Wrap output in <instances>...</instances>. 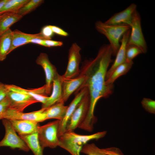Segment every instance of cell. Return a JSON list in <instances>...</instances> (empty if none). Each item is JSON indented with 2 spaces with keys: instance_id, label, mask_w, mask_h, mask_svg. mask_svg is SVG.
<instances>
[{
  "instance_id": "cell-18",
  "label": "cell",
  "mask_w": 155,
  "mask_h": 155,
  "mask_svg": "<svg viewBox=\"0 0 155 155\" xmlns=\"http://www.w3.org/2000/svg\"><path fill=\"white\" fill-rule=\"evenodd\" d=\"M35 38L46 39L40 32L36 34H28L17 30L12 31L11 44L9 53L20 46L29 43L31 39Z\"/></svg>"
},
{
  "instance_id": "cell-35",
  "label": "cell",
  "mask_w": 155,
  "mask_h": 155,
  "mask_svg": "<svg viewBox=\"0 0 155 155\" xmlns=\"http://www.w3.org/2000/svg\"><path fill=\"white\" fill-rule=\"evenodd\" d=\"M46 47H50L53 46H61L63 43L62 41L51 40V39H44Z\"/></svg>"
},
{
  "instance_id": "cell-1",
  "label": "cell",
  "mask_w": 155,
  "mask_h": 155,
  "mask_svg": "<svg viewBox=\"0 0 155 155\" xmlns=\"http://www.w3.org/2000/svg\"><path fill=\"white\" fill-rule=\"evenodd\" d=\"M112 55L109 44L103 45L95 58L85 60L80 69V74L84 76L85 80L75 94L83 88L86 87L88 89L90 101L89 111L84 120L86 124L92 125L96 121L94 111L99 100L102 98H108L113 92V84L107 85L105 83L108 68L112 62Z\"/></svg>"
},
{
  "instance_id": "cell-17",
  "label": "cell",
  "mask_w": 155,
  "mask_h": 155,
  "mask_svg": "<svg viewBox=\"0 0 155 155\" xmlns=\"http://www.w3.org/2000/svg\"><path fill=\"white\" fill-rule=\"evenodd\" d=\"M130 30L125 33L120 41L121 44L116 55V57L110 68L107 71L106 80L109 77L114 69L118 65L126 61V51L127 43L130 34Z\"/></svg>"
},
{
  "instance_id": "cell-4",
  "label": "cell",
  "mask_w": 155,
  "mask_h": 155,
  "mask_svg": "<svg viewBox=\"0 0 155 155\" xmlns=\"http://www.w3.org/2000/svg\"><path fill=\"white\" fill-rule=\"evenodd\" d=\"M140 15L137 10L132 16L130 26V34L127 46L134 45L139 47L143 53L147 51V44L145 39L142 28Z\"/></svg>"
},
{
  "instance_id": "cell-25",
  "label": "cell",
  "mask_w": 155,
  "mask_h": 155,
  "mask_svg": "<svg viewBox=\"0 0 155 155\" xmlns=\"http://www.w3.org/2000/svg\"><path fill=\"white\" fill-rule=\"evenodd\" d=\"M29 0H7L0 9V14L5 12H16Z\"/></svg>"
},
{
  "instance_id": "cell-13",
  "label": "cell",
  "mask_w": 155,
  "mask_h": 155,
  "mask_svg": "<svg viewBox=\"0 0 155 155\" xmlns=\"http://www.w3.org/2000/svg\"><path fill=\"white\" fill-rule=\"evenodd\" d=\"M137 6L135 4H131L123 10L114 14L104 23L111 25H128L130 26L132 16L136 10Z\"/></svg>"
},
{
  "instance_id": "cell-8",
  "label": "cell",
  "mask_w": 155,
  "mask_h": 155,
  "mask_svg": "<svg viewBox=\"0 0 155 155\" xmlns=\"http://www.w3.org/2000/svg\"><path fill=\"white\" fill-rule=\"evenodd\" d=\"M80 47L76 43H73L69 50L68 61L65 72L62 75L64 79L75 78L80 74L79 65L81 60Z\"/></svg>"
},
{
  "instance_id": "cell-27",
  "label": "cell",
  "mask_w": 155,
  "mask_h": 155,
  "mask_svg": "<svg viewBox=\"0 0 155 155\" xmlns=\"http://www.w3.org/2000/svg\"><path fill=\"white\" fill-rule=\"evenodd\" d=\"M81 152L87 155H106L103 151L94 143H87L82 147Z\"/></svg>"
},
{
  "instance_id": "cell-33",
  "label": "cell",
  "mask_w": 155,
  "mask_h": 155,
  "mask_svg": "<svg viewBox=\"0 0 155 155\" xmlns=\"http://www.w3.org/2000/svg\"><path fill=\"white\" fill-rule=\"evenodd\" d=\"M40 32L46 39H51L54 33L49 25L43 27Z\"/></svg>"
},
{
  "instance_id": "cell-6",
  "label": "cell",
  "mask_w": 155,
  "mask_h": 155,
  "mask_svg": "<svg viewBox=\"0 0 155 155\" xmlns=\"http://www.w3.org/2000/svg\"><path fill=\"white\" fill-rule=\"evenodd\" d=\"M90 97L88 91L82 98L67 124L66 132L73 131L82 123L88 112Z\"/></svg>"
},
{
  "instance_id": "cell-21",
  "label": "cell",
  "mask_w": 155,
  "mask_h": 155,
  "mask_svg": "<svg viewBox=\"0 0 155 155\" xmlns=\"http://www.w3.org/2000/svg\"><path fill=\"white\" fill-rule=\"evenodd\" d=\"M67 107L64 105V103L59 102L45 108L44 113L46 120L55 119L61 120L65 115Z\"/></svg>"
},
{
  "instance_id": "cell-19",
  "label": "cell",
  "mask_w": 155,
  "mask_h": 155,
  "mask_svg": "<svg viewBox=\"0 0 155 155\" xmlns=\"http://www.w3.org/2000/svg\"><path fill=\"white\" fill-rule=\"evenodd\" d=\"M63 80L62 75L57 73L53 82L52 94L46 103L42 105L41 108H47L60 101L62 94Z\"/></svg>"
},
{
  "instance_id": "cell-29",
  "label": "cell",
  "mask_w": 155,
  "mask_h": 155,
  "mask_svg": "<svg viewBox=\"0 0 155 155\" xmlns=\"http://www.w3.org/2000/svg\"><path fill=\"white\" fill-rule=\"evenodd\" d=\"M141 103L144 109L151 114H155V101L149 98H144Z\"/></svg>"
},
{
  "instance_id": "cell-12",
  "label": "cell",
  "mask_w": 155,
  "mask_h": 155,
  "mask_svg": "<svg viewBox=\"0 0 155 155\" xmlns=\"http://www.w3.org/2000/svg\"><path fill=\"white\" fill-rule=\"evenodd\" d=\"M88 91L86 87L82 88L75 94L74 98L68 106L64 116L62 119L59 121L58 130L59 137L66 132V126L70 118L82 98Z\"/></svg>"
},
{
  "instance_id": "cell-10",
  "label": "cell",
  "mask_w": 155,
  "mask_h": 155,
  "mask_svg": "<svg viewBox=\"0 0 155 155\" xmlns=\"http://www.w3.org/2000/svg\"><path fill=\"white\" fill-rule=\"evenodd\" d=\"M45 108L32 112L24 113L9 107L3 116V119L8 120H30L38 123L46 120L44 111Z\"/></svg>"
},
{
  "instance_id": "cell-32",
  "label": "cell",
  "mask_w": 155,
  "mask_h": 155,
  "mask_svg": "<svg viewBox=\"0 0 155 155\" xmlns=\"http://www.w3.org/2000/svg\"><path fill=\"white\" fill-rule=\"evenodd\" d=\"M9 91L7 84L0 82V102L7 97Z\"/></svg>"
},
{
  "instance_id": "cell-34",
  "label": "cell",
  "mask_w": 155,
  "mask_h": 155,
  "mask_svg": "<svg viewBox=\"0 0 155 155\" xmlns=\"http://www.w3.org/2000/svg\"><path fill=\"white\" fill-rule=\"evenodd\" d=\"M49 26L54 33L63 36H67L69 35L68 33L59 27L53 25Z\"/></svg>"
},
{
  "instance_id": "cell-20",
  "label": "cell",
  "mask_w": 155,
  "mask_h": 155,
  "mask_svg": "<svg viewBox=\"0 0 155 155\" xmlns=\"http://www.w3.org/2000/svg\"><path fill=\"white\" fill-rule=\"evenodd\" d=\"M22 17L16 12H5L0 13V37Z\"/></svg>"
},
{
  "instance_id": "cell-9",
  "label": "cell",
  "mask_w": 155,
  "mask_h": 155,
  "mask_svg": "<svg viewBox=\"0 0 155 155\" xmlns=\"http://www.w3.org/2000/svg\"><path fill=\"white\" fill-rule=\"evenodd\" d=\"M36 62L37 64L42 66L44 71L46 79L44 85L47 95L51 93L53 80L58 73L57 69L49 61L48 55L45 53H40Z\"/></svg>"
},
{
  "instance_id": "cell-2",
  "label": "cell",
  "mask_w": 155,
  "mask_h": 155,
  "mask_svg": "<svg viewBox=\"0 0 155 155\" xmlns=\"http://www.w3.org/2000/svg\"><path fill=\"white\" fill-rule=\"evenodd\" d=\"M95 27L98 32L104 35L108 40L113 56L116 55L119 49L122 36L130 30L129 25H108L100 20L95 22Z\"/></svg>"
},
{
  "instance_id": "cell-3",
  "label": "cell",
  "mask_w": 155,
  "mask_h": 155,
  "mask_svg": "<svg viewBox=\"0 0 155 155\" xmlns=\"http://www.w3.org/2000/svg\"><path fill=\"white\" fill-rule=\"evenodd\" d=\"M59 121L57 120L38 127L37 131L38 138L43 149L46 147L54 148L59 146Z\"/></svg>"
},
{
  "instance_id": "cell-23",
  "label": "cell",
  "mask_w": 155,
  "mask_h": 155,
  "mask_svg": "<svg viewBox=\"0 0 155 155\" xmlns=\"http://www.w3.org/2000/svg\"><path fill=\"white\" fill-rule=\"evenodd\" d=\"M12 37V31L8 29L0 37V61H3L9 53Z\"/></svg>"
},
{
  "instance_id": "cell-28",
  "label": "cell",
  "mask_w": 155,
  "mask_h": 155,
  "mask_svg": "<svg viewBox=\"0 0 155 155\" xmlns=\"http://www.w3.org/2000/svg\"><path fill=\"white\" fill-rule=\"evenodd\" d=\"M142 52L138 47L134 45L127 46L126 51V61L130 62Z\"/></svg>"
},
{
  "instance_id": "cell-26",
  "label": "cell",
  "mask_w": 155,
  "mask_h": 155,
  "mask_svg": "<svg viewBox=\"0 0 155 155\" xmlns=\"http://www.w3.org/2000/svg\"><path fill=\"white\" fill-rule=\"evenodd\" d=\"M44 1L43 0H29L17 13L23 16L35 10Z\"/></svg>"
},
{
  "instance_id": "cell-30",
  "label": "cell",
  "mask_w": 155,
  "mask_h": 155,
  "mask_svg": "<svg viewBox=\"0 0 155 155\" xmlns=\"http://www.w3.org/2000/svg\"><path fill=\"white\" fill-rule=\"evenodd\" d=\"M9 107V101L7 97L0 102V119H3L4 114Z\"/></svg>"
},
{
  "instance_id": "cell-36",
  "label": "cell",
  "mask_w": 155,
  "mask_h": 155,
  "mask_svg": "<svg viewBox=\"0 0 155 155\" xmlns=\"http://www.w3.org/2000/svg\"><path fill=\"white\" fill-rule=\"evenodd\" d=\"M30 43H35L46 47L44 39L37 38H33L30 41Z\"/></svg>"
},
{
  "instance_id": "cell-15",
  "label": "cell",
  "mask_w": 155,
  "mask_h": 155,
  "mask_svg": "<svg viewBox=\"0 0 155 155\" xmlns=\"http://www.w3.org/2000/svg\"><path fill=\"white\" fill-rule=\"evenodd\" d=\"M9 91L20 93L28 95L35 99L38 102H40L42 105L45 104L49 98L46 92L45 85L35 89H27L21 88L14 85L7 84Z\"/></svg>"
},
{
  "instance_id": "cell-24",
  "label": "cell",
  "mask_w": 155,
  "mask_h": 155,
  "mask_svg": "<svg viewBox=\"0 0 155 155\" xmlns=\"http://www.w3.org/2000/svg\"><path fill=\"white\" fill-rule=\"evenodd\" d=\"M133 62L125 61L117 67L113 71L109 77L105 81L107 85L113 84L114 82L120 76L126 74L130 70Z\"/></svg>"
},
{
  "instance_id": "cell-37",
  "label": "cell",
  "mask_w": 155,
  "mask_h": 155,
  "mask_svg": "<svg viewBox=\"0 0 155 155\" xmlns=\"http://www.w3.org/2000/svg\"><path fill=\"white\" fill-rule=\"evenodd\" d=\"M7 1V0H0V9Z\"/></svg>"
},
{
  "instance_id": "cell-5",
  "label": "cell",
  "mask_w": 155,
  "mask_h": 155,
  "mask_svg": "<svg viewBox=\"0 0 155 155\" xmlns=\"http://www.w3.org/2000/svg\"><path fill=\"white\" fill-rule=\"evenodd\" d=\"M2 122L5 129V134L3 139L0 142V147H8L13 149L18 148L27 152L30 149L23 140L18 135L12 127L9 121L3 119Z\"/></svg>"
},
{
  "instance_id": "cell-16",
  "label": "cell",
  "mask_w": 155,
  "mask_h": 155,
  "mask_svg": "<svg viewBox=\"0 0 155 155\" xmlns=\"http://www.w3.org/2000/svg\"><path fill=\"white\" fill-rule=\"evenodd\" d=\"M19 135L30 134L37 132L38 123L30 120H8Z\"/></svg>"
},
{
  "instance_id": "cell-31",
  "label": "cell",
  "mask_w": 155,
  "mask_h": 155,
  "mask_svg": "<svg viewBox=\"0 0 155 155\" xmlns=\"http://www.w3.org/2000/svg\"><path fill=\"white\" fill-rule=\"evenodd\" d=\"M102 149L106 155H124L120 149L117 147H111Z\"/></svg>"
},
{
  "instance_id": "cell-22",
  "label": "cell",
  "mask_w": 155,
  "mask_h": 155,
  "mask_svg": "<svg viewBox=\"0 0 155 155\" xmlns=\"http://www.w3.org/2000/svg\"><path fill=\"white\" fill-rule=\"evenodd\" d=\"M34 155H43V150L40 143L37 132L28 135H19Z\"/></svg>"
},
{
  "instance_id": "cell-14",
  "label": "cell",
  "mask_w": 155,
  "mask_h": 155,
  "mask_svg": "<svg viewBox=\"0 0 155 155\" xmlns=\"http://www.w3.org/2000/svg\"><path fill=\"white\" fill-rule=\"evenodd\" d=\"M63 79L62 96L59 102L65 103L70 95L82 86L84 81L85 77L84 75L80 74L78 76L73 78Z\"/></svg>"
},
{
  "instance_id": "cell-11",
  "label": "cell",
  "mask_w": 155,
  "mask_h": 155,
  "mask_svg": "<svg viewBox=\"0 0 155 155\" xmlns=\"http://www.w3.org/2000/svg\"><path fill=\"white\" fill-rule=\"evenodd\" d=\"M7 97L9 101V107L18 111L23 112L28 106L38 102L28 95L11 91Z\"/></svg>"
},
{
  "instance_id": "cell-7",
  "label": "cell",
  "mask_w": 155,
  "mask_h": 155,
  "mask_svg": "<svg viewBox=\"0 0 155 155\" xmlns=\"http://www.w3.org/2000/svg\"><path fill=\"white\" fill-rule=\"evenodd\" d=\"M106 133V131H104L89 135H82L77 134L73 131L66 132L59 137V145L69 144L83 147L89 141L98 140L104 137Z\"/></svg>"
}]
</instances>
